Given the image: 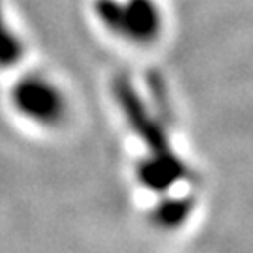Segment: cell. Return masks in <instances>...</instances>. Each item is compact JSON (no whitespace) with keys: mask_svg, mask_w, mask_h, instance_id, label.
Segmentation results:
<instances>
[{"mask_svg":"<svg viewBox=\"0 0 253 253\" xmlns=\"http://www.w3.org/2000/svg\"><path fill=\"white\" fill-rule=\"evenodd\" d=\"M94 15L109 32L145 45L162 32V11L154 0H96Z\"/></svg>","mask_w":253,"mask_h":253,"instance_id":"6da1fadb","label":"cell"},{"mask_svg":"<svg viewBox=\"0 0 253 253\" xmlns=\"http://www.w3.org/2000/svg\"><path fill=\"white\" fill-rule=\"evenodd\" d=\"M11 105L19 117L40 127H58L68 117V100L58 84L30 73L11 88Z\"/></svg>","mask_w":253,"mask_h":253,"instance_id":"7a4b0ae2","label":"cell"},{"mask_svg":"<svg viewBox=\"0 0 253 253\" xmlns=\"http://www.w3.org/2000/svg\"><path fill=\"white\" fill-rule=\"evenodd\" d=\"M113 94L117 105L126 118L127 126L135 133L150 154H171L172 146L167 139L165 127L162 126L160 118L154 117L152 111L146 107L143 98L139 96L135 86L126 77H118L113 84Z\"/></svg>","mask_w":253,"mask_h":253,"instance_id":"3957f363","label":"cell"},{"mask_svg":"<svg viewBox=\"0 0 253 253\" xmlns=\"http://www.w3.org/2000/svg\"><path fill=\"white\" fill-rule=\"evenodd\" d=\"M137 180L154 193H167L178 182L190 178V169L174 152L148 154L137 163Z\"/></svg>","mask_w":253,"mask_h":253,"instance_id":"277c9868","label":"cell"},{"mask_svg":"<svg viewBox=\"0 0 253 253\" xmlns=\"http://www.w3.org/2000/svg\"><path fill=\"white\" fill-rule=\"evenodd\" d=\"M193 212L191 197H163L152 210V221L162 229H178Z\"/></svg>","mask_w":253,"mask_h":253,"instance_id":"5b68a950","label":"cell"},{"mask_svg":"<svg viewBox=\"0 0 253 253\" xmlns=\"http://www.w3.org/2000/svg\"><path fill=\"white\" fill-rule=\"evenodd\" d=\"M23 56H25V45L21 38L15 34V30L9 27L0 0V68L2 70L13 68L23 60Z\"/></svg>","mask_w":253,"mask_h":253,"instance_id":"8992f818","label":"cell"}]
</instances>
